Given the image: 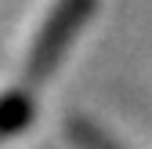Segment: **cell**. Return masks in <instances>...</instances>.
Instances as JSON below:
<instances>
[{
  "mask_svg": "<svg viewBox=\"0 0 152 149\" xmlns=\"http://www.w3.org/2000/svg\"><path fill=\"white\" fill-rule=\"evenodd\" d=\"M69 135H72L76 149H120L112 138H105L94 124H83V120H72L69 124Z\"/></svg>",
  "mask_w": 152,
  "mask_h": 149,
  "instance_id": "obj_1",
  "label": "cell"
}]
</instances>
